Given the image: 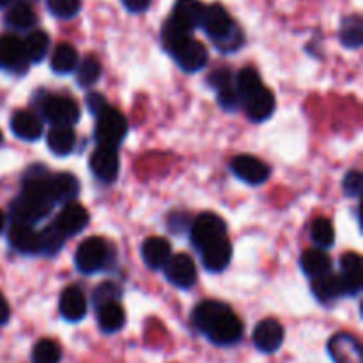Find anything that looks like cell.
Masks as SVG:
<instances>
[{
    "label": "cell",
    "mask_w": 363,
    "mask_h": 363,
    "mask_svg": "<svg viewBox=\"0 0 363 363\" xmlns=\"http://www.w3.org/2000/svg\"><path fill=\"white\" fill-rule=\"evenodd\" d=\"M191 319L195 328L216 346H233L243 337V323L222 301H202L195 307Z\"/></svg>",
    "instance_id": "obj_1"
},
{
    "label": "cell",
    "mask_w": 363,
    "mask_h": 363,
    "mask_svg": "<svg viewBox=\"0 0 363 363\" xmlns=\"http://www.w3.org/2000/svg\"><path fill=\"white\" fill-rule=\"evenodd\" d=\"M236 89L241 105L247 110V116L255 123L269 119L275 112V96L268 87L262 85L261 77L254 67H245L236 78Z\"/></svg>",
    "instance_id": "obj_2"
},
{
    "label": "cell",
    "mask_w": 363,
    "mask_h": 363,
    "mask_svg": "<svg viewBox=\"0 0 363 363\" xmlns=\"http://www.w3.org/2000/svg\"><path fill=\"white\" fill-rule=\"evenodd\" d=\"M201 27L204 28L206 34L211 38V41L222 53L238 52L243 46V32L234 23L225 7L218 6V4L206 7Z\"/></svg>",
    "instance_id": "obj_3"
},
{
    "label": "cell",
    "mask_w": 363,
    "mask_h": 363,
    "mask_svg": "<svg viewBox=\"0 0 363 363\" xmlns=\"http://www.w3.org/2000/svg\"><path fill=\"white\" fill-rule=\"evenodd\" d=\"M108 257L110 250L108 243L105 240H101V238H87L77 248L74 264H77L78 272L85 273V275H92V273L101 272L105 268Z\"/></svg>",
    "instance_id": "obj_4"
},
{
    "label": "cell",
    "mask_w": 363,
    "mask_h": 363,
    "mask_svg": "<svg viewBox=\"0 0 363 363\" xmlns=\"http://www.w3.org/2000/svg\"><path fill=\"white\" fill-rule=\"evenodd\" d=\"M96 119H98V124H96V138H98L99 145H108V147L116 149L119 147L128 133L126 117L119 110L112 108V106H106Z\"/></svg>",
    "instance_id": "obj_5"
},
{
    "label": "cell",
    "mask_w": 363,
    "mask_h": 363,
    "mask_svg": "<svg viewBox=\"0 0 363 363\" xmlns=\"http://www.w3.org/2000/svg\"><path fill=\"white\" fill-rule=\"evenodd\" d=\"M225 233V222H223L218 215H215V213H202V215H199L190 225L191 243L195 245L197 250H202V248L208 247L209 243L223 238Z\"/></svg>",
    "instance_id": "obj_6"
},
{
    "label": "cell",
    "mask_w": 363,
    "mask_h": 363,
    "mask_svg": "<svg viewBox=\"0 0 363 363\" xmlns=\"http://www.w3.org/2000/svg\"><path fill=\"white\" fill-rule=\"evenodd\" d=\"M43 116L53 126H73L80 119V108L77 101L67 96H48L41 103Z\"/></svg>",
    "instance_id": "obj_7"
},
{
    "label": "cell",
    "mask_w": 363,
    "mask_h": 363,
    "mask_svg": "<svg viewBox=\"0 0 363 363\" xmlns=\"http://www.w3.org/2000/svg\"><path fill=\"white\" fill-rule=\"evenodd\" d=\"M30 66L25 43L13 34L0 35V67L11 73H25Z\"/></svg>",
    "instance_id": "obj_8"
},
{
    "label": "cell",
    "mask_w": 363,
    "mask_h": 363,
    "mask_svg": "<svg viewBox=\"0 0 363 363\" xmlns=\"http://www.w3.org/2000/svg\"><path fill=\"white\" fill-rule=\"evenodd\" d=\"M170 55L176 59L181 69L186 71V73L201 71L206 66V62H208V50H206V46L201 41L191 38H186L183 43H179L170 52Z\"/></svg>",
    "instance_id": "obj_9"
},
{
    "label": "cell",
    "mask_w": 363,
    "mask_h": 363,
    "mask_svg": "<svg viewBox=\"0 0 363 363\" xmlns=\"http://www.w3.org/2000/svg\"><path fill=\"white\" fill-rule=\"evenodd\" d=\"M163 269H165L167 280L179 289H190L197 282V268H195L194 259L186 254L170 255Z\"/></svg>",
    "instance_id": "obj_10"
},
{
    "label": "cell",
    "mask_w": 363,
    "mask_h": 363,
    "mask_svg": "<svg viewBox=\"0 0 363 363\" xmlns=\"http://www.w3.org/2000/svg\"><path fill=\"white\" fill-rule=\"evenodd\" d=\"M91 170L103 183H112L119 176V155L116 147L98 145L91 155Z\"/></svg>",
    "instance_id": "obj_11"
},
{
    "label": "cell",
    "mask_w": 363,
    "mask_h": 363,
    "mask_svg": "<svg viewBox=\"0 0 363 363\" xmlns=\"http://www.w3.org/2000/svg\"><path fill=\"white\" fill-rule=\"evenodd\" d=\"M230 170L247 184H262L269 179V167L261 160L248 155H240L230 162Z\"/></svg>",
    "instance_id": "obj_12"
},
{
    "label": "cell",
    "mask_w": 363,
    "mask_h": 363,
    "mask_svg": "<svg viewBox=\"0 0 363 363\" xmlns=\"http://www.w3.org/2000/svg\"><path fill=\"white\" fill-rule=\"evenodd\" d=\"M89 215L85 211V208H82L80 204H74V202H69V204L64 206L62 211L57 215L55 222H53V227L59 230V234L62 238H73L77 236L78 233L87 227Z\"/></svg>",
    "instance_id": "obj_13"
},
{
    "label": "cell",
    "mask_w": 363,
    "mask_h": 363,
    "mask_svg": "<svg viewBox=\"0 0 363 363\" xmlns=\"http://www.w3.org/2000/svg\"><path fill=\"white\" fill-rule=\"evenodd\" d=\"M328 353L335 363H363L360 342L350 333L333 335L328 342Z\"/></svg>",
    "instance_id": "obj_14"
},
{
    "label": "cell",
    "mask_w": 363,
    "mask_h": 363,
    "mask_svg": "<svg viewBox=\"0 0 363 363\" xmlns=\"http://www.w3.org/2000/svg\"><path fill=\"white\" fill-rule=\"evenodd\" d=\"M340 280L346 296H357L363 287V261L354 252H347L340 259Z\"/></svg>",
    "instance_id": "obj_15"
},
{
    "label": "cell",
    "mask_w": 363,
    "mask_h": 363,
    "mask_svg": "<svg viewBox=\"0 0 363 363\" xmlns=\"http://www.w3.org/2000/svg\"><path fill=\"white\" fill-rule=\"evenodd\" d=\"M284 342V328L277 319H264L254 330V344L262 353H275Z\"/></svg>",
    "instance_id": "obj_16"
},
{
    "label": "cell",
    "mask_w": 363,
    "mask_h": 363,
    "mask_svg": "<svg viewBox=\"0 0 363 363\" xmlns=\"http://www.w3.org/2000/svg\"><path fill=\"white\" fill-rule=\"evenodd\" d=\"M202 264L208 272L218 273L229 266L230 257H233V247H230L229 240L225 236L220 238V240L213 241L208 247H204L201 250Z\"/></svg>",
    "instance_id": "obj_17"
},
{
    "label": "cell",
    "mask_w": 363,
    "mask_h": 363,
    "mask_svg": "<svg viewBox=\"0 0 363 363\" xmlns=\"http://www.w3.org/2000/svg\"><path fill=\"white\" fill-rule=\"evenodd\" d=\"M59 311L66 321L78 323L87 314V300L80 287L69 286L62 291L59 301Z\"/></svg>",
    "instance_id": "obj_18"
},
{
    "label": "cell",
    "mask_w": 363,
    "mask_h": 363,
    "mask_svg": "<svg viewBox=\"0 0 363 363\" xmlns=\"http://www.w3.org/2000/svg\"><path fill=\"white\" fill-rule=\"evenodd\" d=\"M11 130L21 140H38L43 133V123L30 110H18L11 119Z\"/></svg>",
    "instance_id": "obj_19"
},
{
    "label": "cell",
    "mask_w": 363,
    "mask_h": 363,
    "mask_svg": "<svg viewBox=\"0 0 363 363\" xmlns=\"http://www.w3.org/2000/svg\"><path fill=\"white\" fill-rule=\"evenodd\" d=\"M9 243L20 254H39V233L28 223L13 222L9 230Z\"/></svg>",
    "instance_id": "obj_20"
},
{
    "label": "cell",
    "mask_w": 363,
    "mask_h": 363,
    "mask_svg": "<svg viewBox=\"0 0 363 363\" xmlns=\"http://www.w3.org/2000/svg\"><path fill=\"white\" fill-rule=\"evenodd\" d=\"M206 6H202L199 0H177L172 11V20L177 21L181 27L186 30H194V28L201 27L202 16H204Z\"/></svg>",
    "instance_id": "obj_21"
},
{
    "label": "cell",
    "mask_w": 363,
    "mask_h": 363,
    "mask_svg": "<svg viewBox=\"0 0 363 363\" xmlns=\"http://www.w3.org/2000/svg\"><path fill=\"white\" fill-rule=\"evenodd\" d=\"M170 252H172V248L165 238H147L142 245V259L151 269H162L172 255Z\"/></svg>",
    "instance_id": "obj_22"
},
{
    "label": "cell",
    "mask_w": 363,
    "mask_h": 363,
    "mask_svg": "<svg viewBox=\"0 0 363 363\" xmlns=\"http://www.w3.org/2000/svg\"><path fill=\"white\" fill-rule=\"evenodd\" d=\"M312 293H314V296L318 298L319 301H323V303H328V301L339 300V298L346 296L340 275H335V273L332 272L312 279Z\"/></svg>",
    "instance_id": "obj_23"
},
{
    "label": "cell",
    "mask_w": 363,
    "mask_h": 363,
    "mask_svg": "<svg viewBox=\"0 0 363 363\" xmlns=\"http://www.w3.org/2000/svg\"><path fill=\"white\" fill-rule=\"evenodd\" d=\"M9 9L6 13V23L14 30H27L35 25V13L32 6L25 0H16L9 4Z\"/></svg>",
    "instance_id": "obj_24"
},
{
    "label": "cell",
    "mask_w": 363,
    "mask_h": 363,
    "mask_svg": "<svg viewBox=\"0 0 363 363\" xmlns=\"http://www.w3.org/2000/svg\"><path fill=\"white\" fill-rule=\"evenodd\" d=\"M98 311V325L105 333H116L126 323V314H124L123 307L117 301H110V303L101 305L96 308Z\"/></svg>",
    "instance_id": "obj_25"
},
{
    "label": "cell",
    "mask_w": 363,
    "mask_h": 363,
    "mask_svg": "<svg viewBox=\"0 0 363 363\" xmlns=\"http://www.w3.org/2000/svg\"><path fill=\"white\" fill-rule=\"evenodd\" d=\"M52 191L55 204H69L77 199L80 184L73 174H57L52 176Z\"/></svg>",
    "instance_id": "obj_26"
},
{
    "label": "cell",
    "mask_w": 363,
    "mask_h": 363,
    "mask_svg": "<svg viewBox=\"0 0 363 363\" xmlns=\"http://www.w3.org/2000/svg\"><path fill=\"white\" fill-rule=\"evenodd\" d=\"M301 269L307 277L315 279V277H321L325 273L332 272V261H330L328 254L323 252V248H314V250L303 252L300 259Z\"/></svg>",
    "instance_id": "obj_27"
},
{
    "label": "cell",
    "mask_w": 363,
    "mask_h": 363,
    "mask_svg": "<svg viewBox=\"0 0 363 363\" xmlns=\"http://www.w3.org/2000/svg\"><path fill=\"white\" fill-rule=\"evenodd\" d=\"M48 147L57 156H67L74 147V131L73 126H53L50 130L48 138Z\"/></svg>",
    "instance_id": "obj_28"
},
{
    "label": "cell",
    "mask_w": 363,
    "mask_h": 363,
    "mask_svg": "<svg viewBox=\"0 0 363 363\" xmlns=\"http://www.w3.org/2000/svg\"><path fill=\"white\" fill-rule=\"evenodd\" d=\"M78 66V53L69 43H60L52 53V69L59 74L71 73Z\"/></svg>",
    "instance_id": "obj_29"
},
{
    "label": "cell",
    "mask_w": 363,
    "mask_h": 363,
    "mask_svg": "<svg viewBox=\"0 0 363 363\" xmlns=\"http://www.w3.org/2000/svg\"><path fill=\"white\" fill-rule=\"evenodd\" d=\"M340 41L346 48H360L363 43V21L358 14L344 18L340 27Z\"/></svg>",
    "instance_id": "obj_30"
},
{
    "label": "cell",
    "mask_w": 363,
    "mask_h": 363,
    "mask_svg": "<svg viewBox=\"0 0 363 363\" xmlns=\"http://www.w3.org/2000/svg\"><path fill=\"white\" fill-rule=\"evenodd\" d=\"M25 50L30 62H41L50 48V38L45 30H34L25 39Z\"/></svg>",
    "instance_id": "obj_31"
},
{
    "label": "cell",
    "mask_w": 363,
    "mask_h": 363,
    "mask_svg": "<svg viewBox=\"0 0 363 363\" xmlns=\"http://www.w3.org/2000/svg\"><path fill=\"white\" fill-rule=\"evenodd\" d=\"M101 77V64L96 57L87 55L80 62V66H77V82L80 87H91Z\"/></svg>",
    "instance_id": "obj_32"
},
{
    "label": "cell",
    "mask_w": 363,
    "mask_h": 363,
    "mask_svg": "<svg viewBox=\"0 0 363 363\" xmlns=\"http://www.w3.org/2000/svg\"><path fill=\"white\" fill-rule=\"evenodd\" d=\"M312 240L318 245L319 248H330L333 243H335V230H333L332 222L325 216L321 218H315L314 223H312Z\"/></svg>",
    "instance_id": "obj_33"
},
{
    "label": "cell",
    "mask_w": 363,
    "mask_h": 363,
    "mask_svg": "<svg viewBox=\"0 0 363 363\" xmlns=\"http://www.w3.org/2000/svg\"><path fill=\"white\" fill-rule=\"evenodd\" d=\"M60 357V347L55 340L43 339L32 350V363H59Z\"/></svg>",
    "instance_id": "obj_34"
},
{
    "label": "cell",
    "mask_w": 363,
    "mask_h": 363,
    "mask_svg": "<svg viewBox=\"0 0 363 363\" xmlns=\"http://www.w3.org/2000/svg\"><path fill=\"white\" fill-rule=\"evenodd\" d=\"M66 243V238L59 234V230L53 225L46 227L45 230L39 233V254L45 255H55L59 254L60 248Z\"/></svg>",
    "instance_id": "obj_35"
},
{
    "label": "cell",
    "mask_w": 363,
    "mask_h": 363,
    "mask_svg": "<svg viewBox=\"0 0 363 363\" xmlns=\"http://www.w3.org/2000/svg\"><path fill=\"white\" fill-rule=\"evenodd\" d=\"M121 298V289L119 286H116L113 282H103L92 293V303L94 307H101V305L110 303V301H119Z\"/></svg>",
    "instance_id": "obj_36"
},
{
    "label": "cell",
    "mask_w": 363,
    "mask_h": 363,
    "mask_svg": "<svg viewBox=\"0 0 363 363\" xmlns=\"http://www.w3.org/2000/svg\"><path fill=\"white\" fill-rule=\"evenodd\" d=\"M80 7V0H48L50 13L57 18H62V20H67V18H73L74 14H78Z\"/></svg>",
    "instance_id": "obj_37"
},
{
    "label": "cell",
    "mask_w": 363,
    "mask_h": 363,
    "mask_svg": "<svg viewBox=\"0 0 363 363\" xmlns=\"http://www.w3.org/2000/svg\"><path fill=\"white\" fill-rule=\"evenodd\" d=\"M363 188V176L360 170H350L342 181V190L347 197H360Z\"/></svg>",
    "instance_id": "obj_38"
},
{
    "label": "cell",
    "mask_w": 363,
    "mask_h": 363,
    "mask_svg": "<svg viewBox=\"0 0 363 363\" xmlns=\"http://www.w3.org/2000/svg\"><path fill=\"white\" fill-rule=\"evenodd\" d=\"M208 82H209V85H211V87L215 89L216 92L223 91V89L233 87V85L236 84V80H234V74L230 73L229 69H225V67H222V69L213 71V73L209 74Z\"/></svg>",
    "instance_id": "obj_39"
},
{
    "label": "cell",
    "mask_w": 363,
    "mask_h": 363,
    "mask_svg": "<svg viewBox=\"0 0 363 363\" xmlns=\"http://www.w3.org/2000/svg\"><path fill=\"white\" fill-rule=\"evenodd\" d=\"M87 106L89 110H91L92 116L98 117L99 113L108 106V103H106V99L103 98L101 94H98V92H91V94L87 96Z\"/></svg>",
    "instance_id": "obj_40"
},
{
    "label": "cell",
    "mask_w": 363,
    "mask_h": 363,
    "mask_svg": "<svg viewBox=\"0 0 363 363\" xmlns=\"http://www.w3.org/2000/svg\"><path fill=\"white\" fill-rule=\"evenodd\" d=\"M121 2L130 13H144L151 6V0H121Z\"/></svg>",
    "instance_id": "obj_41"
},
{
    "label": "cell",
    "mask_w": 363,
    "mask_h": 363,
    "mask_svg": "<svg viewBox=\"0 0 363 363\" xmlns=\"http://www.w3.org/2000/svg\"><path fill=\"white\" fill-rule=\"evenodd\" d=\"M7 319H9V305H7L4 294L0 293V326L6 325Z\"/></svg>",
    "instance_id": "obj_42"
},
{
    "label": "cell",
    "mask_w": 363,
    "mask_h": 363,
    "mask_svg": "<svg viewBox=\"0 0 363 363\" xmlns=\"http://www.w3.org/2000/svg\"><path fill=\"white\" fill-rule=\"evenodd\" d=\"M6 223H7V216H6V213H4L2 209H0V233H2V230L6 229Z\"/></svg>",
    "instance_id": "obj_43"
},
{
    "label": "cell",
    "mask_w": 363,
    "mask_h": 363,
    "mask_svg": "<svg viewBox=\"0 0 363 363\" xmlns=\"http://www.w3.org/2000/svg\"><path fill=\"white\" fill-rule=\"evenodd\" d=\"M11 2H13V0H0V9H4V7L9 6Z\"/></svg>",
    "instance_id": "obj_44"
},
{
    "label": "cell",
    "mask_w": 363,
    "mask_h": 363,
    "mask_svg": "<svg viewBox=\"0 0 363 363\" xmlns=\"http://www.w3.org/2000/svg\"><path fill=\"white\" fill-rule=\"evenodd\" d=\"M2 140H4V137H2V131H0V144H2Z\"/></svg>",
    "instance_id": "obj_45"
}]
</instances>
